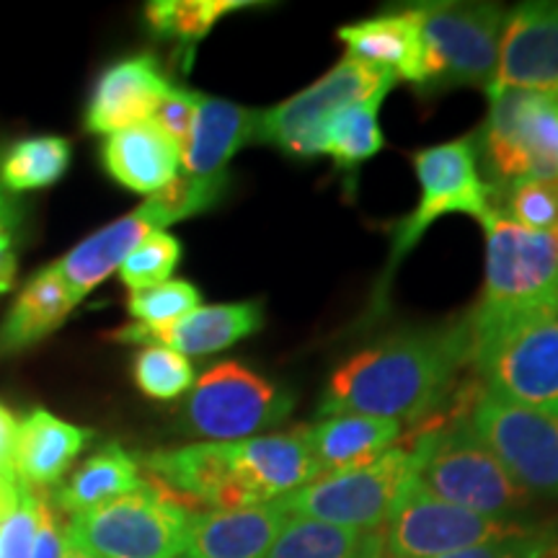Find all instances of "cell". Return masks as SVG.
Instances as JSON below:
<instances>
[{"label":"cell","instance_id":"cell-1","mask_svg":"<svg viewBox=\"0 0 558 558\" xmlns=\"http://www.w3.org/2000/svg\"><path fill=\"white\" fill-rule=\"evenodd\" d=\"M463 365H469L465 320L393 333L337 367L320 401V416L418 422L448 399Z\"/></svg>","mask_w":558,"mask_h":558},{"label":"cell","instance_id":"cell-2","mask_svg":"<svg viewBox=\"0 0 558 558\" xmlns=\"http://www.w3.org/2000/svg\"><path fill=\"white\" fill-rule=\"evenodd\" d=\"M469 365L481 388L501 401L558 414V300L509 313H476Z\"/></svg>","mask_w":558,"mask_h":558},{"label":"cell","instance_id":"cell-3","mask_svg":"<svg viewBox=\"0 0 558 558\" xmlns=\"http://www.w3.org/2000/svg\"><path fill=\"white\" fill-rule=\"evenodd\" d=\"M411 463L429 494L469 512L509 520L530 501V494L509 478L460 409L450 422L418 435L411 445Z\"/></svg>","mask_w":558,"mask_h":558},{"label":"cell","instance_id":"cell-4","mask_svg":"<svg viewBox=\"0 0 558 558\" xmlns=\"http://www.w3.org/2000/svg\"><path fill=\"white\" fill-rule=\"evenodd\" d=\"M197 509L156 481L70 518L65 538L96 558H181Z\"/></svg>","mask_w":558,"mask_h":558},{"label":"cell","instance_id":"cell-5","mask_svg":"<svg viewBox=\"0 0 558 558\" xmlns=\"http://www.w3.org/2000/svg\"><path fill=\"white\" fill-rule=\"evenodd\" d=\"M427 78L424 88H492L507 16L494 3H418Z\"/></svg>","mask_w":558,"mask_h":558},{"label":"cell","instance_id":"cell-6","mask_svg":"<svg viewBox=\"0 0 558 558\" xmlns=\"http://www.w3.org/2000/svg\"><path fill=\"white\" fill-rule=\"evenodd\" d=\"M463 403L460 414L522 492L558 497V414L501 401L484 388Z\"/></svg>","mask_w":558,"mask_h":558},{"label":"cell","instance_id":"cell-7","mask_svg":"<svg viewBox=\"0 0 558 558\" xmlns=\"http://www.w3.org/2000/svg\"><path fill=\"white\" fill-rule=\"evenodd\" d=\"M414 171L418 186H422V202L396 228L388 271L383 275V288L375 300V308L386 303L390 275L403 256L422 241L432 222L450 213H465L484 222L486 215L492 213V184H486L478 173L476 137H460L414 153Z\"/></svg>","mask_w":558,"mask_h":558},{"label":"cell","instance_id":"cell-8","mask_svg":"<svg viewBox=\"0 0 558 558\" xmlns=\"http://www.w3.org/2000/svg\"><path fill=\"white\" fill-rule=\"evenodd\" d=\"M411 471V448H393L362 469L313 478L298 492L277 499V505L290 518L347 530H380L386 527Z\"/></svg>","mask_w":558,"mask_h":558},{"label":"cell","instance_id":"cell-9","mask_svg":"<svg viewBox=\"0 0 558 558\" xmlns=\"http://www.w3.org/2000/svg\"><path fill=\"white\" fill-rule=\"evenodd\" d=\"M484 128L494 184L558 179V90H501L488 96Z\"/></svg>","mask_w":558,"mask_h":558},{"label":"cell","instance_id":"cell-10","mask_svg":"<svg viewBox=\"0 0 558 558\" xmlns=\"http://www.w3.org/2000/svg\"><path fill=\"white\" fill-rule=\"evenodd\" d=\"M292 396L262 378L241 362H220L202 373L184 407V424L192 435L213 442L259 437V432L284 422Z\"/></svg>","mask_w":558,"mask_h":558},{"label":"cell","instance_id":"cell-11","mask_svg":"<svg viewBox=\"0 0 558 558\" xmlns=\"http://www.w3.org/2000/svg\"><path fill=\"white\" fill-rule=\"evenodd\" d=\"M396 81L399 78L386 68L357 58H344L313 86L262 111L259 143L277 145L292 158L318 156L320 130L333 114L373 96H388Z\"/></svg>","mask_w":558,"mask_h":558},{"label":"cell","instance_id":"cell-12","mask_svg":"<svg viewBox=\"0 0 558 558\" xmlns=\"http://www.w3.org/2000/svg\"><path fill=\"white\" fill-rule=\"evenodd\" d=\"M486 284L476 313H509L558 300V228L527 230L488 213Z\"/></svg>","mask_w":558,"mask_h":558},{"label":"cell","instance_id":"cell-13","mask_svg":"<svg viewBox=\"0 0 558 558\" xmlns=\"http://www.w3.org/2000/svg\"><path fill=\"white\" fill-rule=\"evenodd\" d=\"M530 530L514 520L486 518L437 499L414 476L407 478L383 527L386 554L393 558H437L481 543L509 538Z\"/></svg>","mask_w":558,"mask_h":558},{"label":"cell","instance_id":"cell-14","mask_svg":"<svg viewBox=\"0 0 558 558\" xmlns=\"http://www.w3.org/2000/svg\"><path fill=\"white\" fill-rule=\"evenodd\" d=\"M222 450L243 507L271 505L318 478L308 427L222 442Z\"/></svg>","mask_w":558,"mask_h":558},{"label":"cell","instance_id":"cell-15","mask_svg":"<svg viewBox=\"0 0 558 558\" xmlns=\"http://www.w3.org/2000/svg\"><path fill=\"white\" fill-rule=\"evenodd\" d=\"M512 88L558 90V3H522L507 19L488 96Z\"/></svg>","mask_w":558,"mask_h":558},{"label":"cell","instance_id":"cell-16","mask_svg":"<svg viewBox=\"0 0 558 558\" xmlns=\"http://www.w3.org/2000/svg\"><path fill=\"white\" fill-rule=\"evenodd\" d=\"M264 326L262 303H230V305H199L177 324L169 326H145L132 324L111 331L109 337L122 344H148L169 347L184 357H202V354L222 352V349L239 344Z\"/></svg>","mask_w":558,"mask_h":558},{"label":"cell","instance_id":"cell-17","mask_svg":"<svg viewBox=\"0 0 558 558\" xmlns=\"http://www.w3.org/2000/svg\"><path fill=\"white\" fill-rule=\"evenodd\" d=\"M171 90L169 78L150 54H137L111 65L96 83L86 109V130L94 135L137 128L150 122L153 111Z\"/></svg>","mask_w":558,"mask_h":558},{"label":"cell","instance_id":"cell-18","mask_svg":"<svg viewBox=\"0 0 558 558\" xmlns=\"http://www.w3.org/2000/svg\"><path fill=\"white\" fill-rule=\"evenodd\" d=\"M290 514L277 501L194 512L181 558H267Z\"/></svg>","mask_w":558,"mask_h":558},{"label":"cell","instance_id":"cell-19","mask_svg":"<svg viewBox=\"0 0 558 558\" xmlns=\"http://www.w3.org/2000/svg\"><path fill=\"white\" fill-rule=\"evenodd\" d=\"M262 111L226 99L199 96L190 140L181 148V166L190 177H222L230 158L259 143Z\"/></svg>","mask_w":558,"mask_h":558},{"label":"cell","instance_id":"cell-20","mask_svg":"<svg viewBox=\"0 0 558 558\" xmlns=\"http://www.w3.org/2000/svg\"><path fill=\"white\" fill-rule=\"evenodd\" d=\"M347 58H357L390 70L399 81L424 86L427 60H424L422 26L414 11H390L380 16L341 26L337 32Z\"/></svg>","mask_w":558,"mask_h":558},{"label":"cell","instance_id":"cell-21","mask_svg":"<svg viewBox=\"0 0 558 558\" xmlns=\"http://www.w3.org/2000/svg\"><path fill=\"white\" fill-rule=\"evenodd\" d=\"M94 432L62 422L50 411L37 409L21 418L13 439L11 469L29 488H50L65 476Z\"/></svg>","mask_w":558,"mask_h":558},{"label":"cell","instance_id":"cell-22","mask_svg":"<svg viewBox=\"0 0 558 558\" xmlns=\"http://www.w3.org/2000/svg\"><path fill=\"white\" fill-rule=\"evenodd\" d=\"M156 230L158 228L153 226L148 213L137 207L135 213L96 230L94 235L81 241L73 251H68L60 262H54L73 305H78L90 290L99 288L104 279H109V275H114L132 251L148 239L150 233H156Z\"/></svg>","mask_w":558,"mask_h":558},{"label":"cell","instance_id":"cell-23","mask_svg":"<svg viewBox=\"0 0 558 558\" xmlns=\"http://www.w3.org/2000/svg\"><path fill=\"white\" fill-rule=\"evenodd\" d=\"M104 169L117 184L137 194H156L179 177L181 150L153 122L114 132L101 148Z\"/></svg>","mask_w":558,"mask_h":558},{"label":"cell","instance_id":"cell-24","mask_svg":"<svg viewBox=\"0 0 558 558\" xmlns=\"http://www.w3.org/2000/svg\"><path fill=\"white\" fill-rule=\"evenodd\" d=\"M399 437V422L360 414L326 416L316 427H308V445L316 458L318 476L375 463L380 456L396 448Z\"/></svg>","mask_w":558,"mask_h":558},{"label":"cell","instance_id":"cell-25","mask_svg":"<svg viewBox=\"0 0 558 558\" xmlns=\"http://www.w3.org/2000/svg\"><path fill=\"white\" fill-rule=\"evenodd\" d=\"M65 282L54 264L37 271L0 326V354H16L58 331L73 311Z\"/></svg>","mask_w":558,"mask_h":558},{"label":"cell","instance_id":"cell-26","mask_svg":"<svg viewBox=\"0 0 558 558\" xmlns=\"http://www.w3.org/2000/svg\"><path fill=\"white\" fill-rule=\"evenodd\" d=\"M140 484H143V476H140L137 460L120 442H109L96 450L60 488L58 507L75 518L135 492Z\"/></svg>","mask_w":558,"mask_h":558},{"label":"cell","instance_id":"cell-27","mask_svg":"<svg viewBox=\"0 0 558 558\" xmlns=\"http://www.w3.org/2000/svg\"><path fill=\"white\" fill-rule=\"evenodd\" d=\"M386 533L347 530L326 522L290 518L271 543L267 558H383Z\"/></svg>","mask_w":558,"mask_h":558},{"label":"cell","instance_id":"cell-28","mask_svg":"<svg viewBox=\"0 0 558 558\" xmlns=\"http://www.w3.org/2000/svg\"><path fill=\"white\" fill-rule=\"evenodd\" d=\"M383 99L386 96H373V99L352 104V107L333 114L320 130L318 156H331L333 163L347 171L357 169L367 158L378 156L386 148L378 122Z\"/></svg>","mask_w":558,"mask_h":558},{"label":"cell","instance_id":"cell-29","mask_svg":"<svg viewBox=\"0 0 558 558\" xmlns=\"http://www.w3.org/2000/svg\"><path fill=\"white\" fill-rule=\"evenodd\" d=\"M70 166V143L58 135L21 140L0 160V184L5 192H32L50 186Z\"/></svg>","mask_w":558,"mask_h":558},{"label":"cell","instance_id":"cell-30","mask_svg":"<svg viewBox=\"0 0 558 558\" xmlns=\"http://www.w3.org/2000/svg\"><path fill=\"white\" fill-rule=\"evenodd\" d=\"M251 5V0H156L145 9V21L158 37L177 39L190 47L207 37L222 16Z\"/></svg>","mask_w":558,"mask_h":558},{"label":"cell","instance_id":"cell-31","mask_svg":"<svg viewBox=\"0 0 558 558\" xmlns=\"http://www.w3.org/2000/svg\"><path fill=\"white\" fill-rule=\"evenodd\" d=\"M226 190L228 173H222V177H190V173H179L171 184H166L160 192L150 194L140 207L148 213L153 226L163 230L171 222L194 218V215L213 209L222 199Z\"/></svg>","mask_w":558,"mask_h":558},{"label":"cell","instance_id":"cell-32","mask_svg":"<svg viewBox=\"0 0 558 558\" xmlns=\"http://www.w3.org/2000/svg\"><path fill=\"white\" fill-rule=\"evenodd\" d=\"M492 213L527 230L558 228V179H522L492 186Z\"/></svg>","mask_w":558,"mask_h":558},{"label":"cell","instance_id":"cell-33","mask_svg":"<svg viewBox=\"0 0 558 558\" xmlns=\"http://www.w3.org/2000/svg\"><path fill=\"white\" fill-rule=\"evenodd\" d=\"M137 388L156 401H173L194 386V367L169 347H145L135 357Z\"/></svg>","mask_w":558,"mask_h":558},{"label":"cell","instance_id":"cell-34","mask_svg":"<svg viewBox=\"0 0 558 558\" xmlns=\"http://www.w3.org/2000/svg\"><path fill=\"white\" fill-rule=\"evenodd\" d=\"M181 243L166 230H156L145 239L132 254L124 259L120 269V279L130 292L156 288V284L169 282L173 269L179 267Z\"/></svg>","mask_w":558,"mask_h":558},{"label":"cell","instance_id":"cell-35","mask_svg":"<svg viewBox=\"0 0 558 558\" xmlns=\"http://www.w3.org/2000/svg\"><path fill=\"white\" fill-rule=\"evenodd\" d=\"M199 290L186 279H169V282L156 284L130 292L128 311L135 318V324L145 326H169L184 318L186 313L199 308Z\"/></svg>","mask_w":558,"mask_h":558},{"label":"cell","instance_id":"cell-36","mask_svg":"<svg viewBox=\"0 0 558 558\" xmlns=\"http://www.w3.org/2000/svg\"><path fill=\"white\" fill-rule=\"evenodd\" d=\"M37 527V492L21 484L0 514V558H32Z\"/></svg>","mask_w":558,"mask_h":558},{"label":"cell","instance_id":"cell-37","mask_svg":"<svg viewBox=\"0 0 558 558\" xmlns=\"http://www.w3.org/2000/svg\"><path fill=\"white\" fill-rule=\"evenodd\" d=\"M558 546V538L548 530H525L520 535H509V538L488 541L481 546H471L463 550H452V554L437 558H541L550 548Z\"/></svg>","mask_w":558,"mask_h":558},{"label":"cell","instance_id":"cell-38","mask_svg":"<svg viewBox=\"0 0 558 558\" xmlns=\"http://www.w3.org/2000/svg\"><path fill=\"white\" fill-rule=\"evenodd\" d=\"M202 94H194V90L173 88L160 99V104L153 111L150 122L156 124L160 132H166L173 143L179 145V150L184 148L186 140H190L194 117H197V104Z\"/></svg>","mask_w":558,"mask_h":558},{"label":"cell","instance_id":"cell-39","mask_svg":"<svg viewBox=\"0 0 558 558\" xmlns=\"http://www.w3.org/2000/svg\"><path fill=\"white\" fill-rule=\"evenodd\" d=\"M34 492H37V527H34L32 558H62L68 538L62 533L58 509L52 507L45 488H34Z\"/></svg>","mask_w":558,"mask_h":558},{"label":"cell","instance_id":"cell-40","mask_svg":"<svg viewBox=\"0 0 558 558\" xmlns=\"http://www.w3.org/2000/svg\"><path fill=\"white\" fill-rule=\"evenodd\" d=\"M13 226L0 222V295L16 282V251H13Z\"/></svg>","mask_w":558,"mask_h":558},{"label":"cell","instance_id":"cell-41","mask_svg":"<svg viewBox=\"0 0 558 558\" xmlns=\"http://www.w3.org/2000/svg\"><path fill=\"white\" fill-rule=\"evenodd\" d=\"M19 422L9 409L0 407V463L11 469V452H13V439H16Z\"/></svg>","mask_w":558,"mask_h":558},{"label":"cell","instance_id":"cell-42","mask_svg":"<svg viewBox=\"0 0 558 558\" xmlns=\"http://www.w3.org/2000/svg\"><path fill=\"white\" fill-rule=\"evenodd\" d=\"M0 222H5V226H13V222H16V209H13L9 192L3 190V184H0Z\"/></svg>","mask_w":558,"mask_h":558},{"label":"cell","instance_id":"cell-43","mask_svg":"<svg viewBox=\"0 0 558 558\" xmlns=\"http://www.w3.org/2000/svg\"><path fill=\"white\" fill-rule=\"evenodd\" d=\"M19 484L21 481L16 478L13 469H3V465H0V492H11V488H16Z\"/></svg>","mask_w":558,"mask_h":558},{"label":"cell","instance_id":"cell-44","mask_svg":"<svg viewBox=\"0 0 558 558\" xmlns=\"http://www.w3.org/2000/svg\"><path fill=\"white\" fill-rule=\"evenodd\" d=\"M62 558H96V556H90L88 550H83V548H78V546H73V543H68L65 546V556Z\"/></svg>","mask_w":558,"mask_h":558},{"label":"cell","instance_id":"cell-45","mask_svg":"<svg viewBox=\"0 0 558 558\" xmlns=\"http://www.w3.org/2000/svg\"><path fill=\"white\" fill-rule=\"evenodd\" d=\"M21 488V484L16 488H11V492H0V514H3V509L9 507V501L16 497V492Z\"/></svg>","mask_w":558,"mask_h":558},{"label":"cell","instance_id":"cell-46","mask_svg":"<svg viewBox=\"0 0 558 558\" xmlns=\"http://www.w3.org/2000/svg\"><path fill=\"white\" fill-rule=\"evenodd\" d=\"M541 558H558V546H554V548H550V550H548V554H546V556H541Z\"/></svg>","mask_w":558,"mask_h":558},{"label":"cell","instance_id":"cell-47","mask_svg":"<svg viewBox=\"0 0 558 558\" xmlns=\"http://www.w3.org/2000/svg\"><path fill=\"white\" fill-rule=\"evenodd\" d=\"M383 558H393V556H388V554H386V556H383Z\"/></svg>","mask_w":558,"mask_h":558}]
</instances>
